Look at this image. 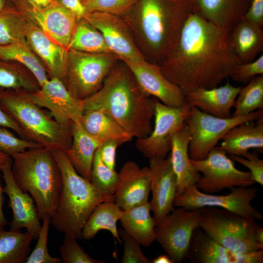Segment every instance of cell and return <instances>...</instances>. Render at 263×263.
<instances>
[{
    "label": "cell",
    "instance_id": "obj_26",
    "mask_svg": "<svg viewBox=\"0 0 263 263\" xmlns=\"http://www.w3.org/2000/svg\"><path fill=\"white\" fill-rule=\"evenodd\" d=\"M72 143L65 152L75 171L91 181V173L94 154L103 141L90 135L79 121L72 124Z\"/></svg>",
    "mask_w": 263,
    "mask_h": 263
},
{
    "label": "cell",
    "instance_id": "obj_56",
    "mask_svg": "<svg viewBox=\"0 0 263 263\" xmlns=\"http://www.w3.org/2000/svg\"><path fill=\"white\" fill-rule=\"evenodd\" d=\"M11 3H13L15 0H8Z\"/></svg>",
    "mask_w": 263,
    "mask_h": 263
},
{
    "label": "cell",
    "instance_id": "obj_34",
    "mask_svg": "<svg viewBox=\"0 0 263 263\" xmlns=\"http://www.w3.org/2000/svg\"><path fill=\"white\" fill-rule=\"evenodd\" d=\"M68 50L90 53L111 52L100 32L85 18L77 19Z\"/></svg>",
    "mask_w": 263,
    "mask_h": 263
},
{
    "label": "cell",
    "instance_id": "obj_28",
    "mask_svg": "<svg viewBox=\"0 0 263 263\" xmlns=\"http://www.w3.org/2000/svg\"><path fill=\"white\" fill-rule=\"evenodd\" d=\"M243 122L230 129L222 137L217 147L228 154L242 156L251 149L263 148V117Z\"/></svg>",
    "mask_w": 263,
    "mask_h": 263
},
{
    "label": "cell",
    "instance_id": "obj_12",
    "mask_svg": "<svg viewBox=\"0 0 263 263\" xmlns=\"http://www.w3.org/2000/svg\"><path fill=\"white\" fill-rule=\"evenodd\" d=\"M224 151L215 147L207 156L191 162L201 174L195 184L200 191L215 193L225 188L251 187L255 183L249 171L236 168L234 161Z\"/></svg>",
    "mask_w": 263,
    "mask_h": 263
},
{
    "label": "cell",
    "instance_id": "obj_6",
    "mask_svg": "<svg viewBox=\"0 0 263 263\" xmlns=\"http://www.w3.org/2000/svg\"><path fill=\"white\" fill-rule=\"evenodd\" d=\"M0 106L19 125L23 139L51 150L65 151L71 146L73 122L56 121L30 98L27 91L1 89Z\"/></svg>",
    "mask_w": 263,
    "mask_h": 263
},
{
    "label": "cell",
    "instance_id": "obj_2",
    "mask_svg": "<svg viewBox=\"0 0 263 263\" xmlns=\"http://www.w3.org/2000/svg\"><path fill=\"white\" fill-rule=\"evenodd\" d=\"M81 100L83 112L89 109L102 111L132 138L145 137L152 130L154 98L144 92L121 60L107 75L100 89Z\"/></svg>",
    "mask_w": 263,
    "mask_h": 263
},
{
    "label": "cell",
    "instance_id": "obj_35",
    "mask_svg": "<svg viewBox=\"0 0 263 263\" xmlns=\"http://www.w3.org/2000/svg\"><path fill=\"white\" fill-rule=\"evenodd\" d=\"M0 87L35 92L40 86L25 67L15 61L0 59Z\"/></svg>",
    "mask_w": 263,
    "mask_h": 263
},
{
    "label": "cell",
    "instance_id": "obj_1",
    "mask_svg": "<svg viewBox=\"0 0 263 263\" xmlns=\"http://www.w3.org/2000/svg\"><path fill=\"white\" fill-rule=\"evenodd\" d=\"M230 31L191 12L176 47L159 66L162 73L185 96L232 78L239 64L230 45Z\"/></svg>",
    "mask_w": 263,
    "mask_h": 263
},
{
    "label": "cell",
    "instance_id": "obj_18",
    "mask_svg": "<svg viewBox=\"0 0 263 263\" xmlns=\"http://www.w3.org/2000/svg\"><path fill=\"white\" fill-rule=\"evenodd\" d=\"M149 159L152 193L150 204L157 224L174 208L177 180L169 154L166 158Z\"/></svg>",
    "mask_w": 263,
    "mask_h": 263
},
{
    "label": "cell",
    "instance_id": "obj_44",
    "mask_svg": "<svg viewBox=\"0 0 263 263\" xmlns=\"http://www.w3.org/2000/svg\"><path fill=\"white\" fill-rule=\"evenodd\" d=\"M228 156L233 161L237 162L247 168L251 174L255 183L263 185V160L259 156L249 151L242 156L229 154Z\"/></svg>",
    "mask_w": 263,
    "mask_h": 263
},
{
    "label": "cell",
    "instance_id": "obj_47",
    "mask_svg": "<svg viewBox=\"0 0 263 263\" xmlns=\"http://www.w3.org/2000/svg\"><path fill=\"white\" fill-rule=\"evenodd\" d=\"M243 19L263 27V0H251Z\"/></svg>",
    "mask_w": 263,
    "mask_h": 263
},
{
    "label": "cell",
    "instance_id": "obj_31",
    "mask_svg": "<svg viewBox=\"0 0 263 263\" xmlns=\"http://www.w3.org/2000/svg\"><path fill=\"white\" fill-rule=\"evenodd\" d=\"M122 210L114 201H104L99 203L84 225L82 238L85 240L93 238L102 230L111 233L118 242L122 241L117 228V222L120 219Z\"/></svg>",
    "mask_w": 263,
    "mask_h": 263
},
{
    "label": "cell",
    "instance_id": "obj_50",
    "mask_svg": "<svg viewBox=\"0 0 263 263\" xmlns=\"http://www.w3.org/2000/svg\"><path fill=\"white\" fill-rule=\"evenodd\" d=\"M1 89L2 88L0 87V91ZM0 126L11 129L15 132L20 138L23 139V134L19 125L2 109L0 106Z\"/></svg>",
    "mask_w": 263,
    "mask_h": 263
},
{
    "label": "cell",
    "instance_id": "obj_54",
    "mask_svg": "<svg viewBox=\"0 0 263 263\" xmlns=\"http://www.w3.org/2000/svg\"><path fill=\"white\" fill-rule=\"evenodd\" d=\"M10 158V156L0 151V166L5 164Z\"/></svg>",
    "mask_w": 263,
    "mask_h": 263
},
{
    "label": "cell",
    "instance_id": "obj_21",
    "mask_svg": "<svg viewBox=\"0 0 263 263\" xmlns=\"http://www.w3.org/2000/svg\"><path fill=\"white\" fill-rule=\"evenodd\" d=\"M187 258L195 263H262L263 249L235 252L211 239L199 227L193 233Z\"/></svg>",
    "mask_w": 263,
    "mask_h": 263
},
{
    "label": "cell",
    "instance_id": "obj_27",
    "mask_svg": "<svg viewBox=\"0 0 263 263\" xmlns=\"http://www.w3.org/2000/svg\"><path fill=\"white\" fill-rule=\"evenodd\" d=\"M229 40L238 63L251 62L263 50V27L243 18L230 30Z\"/></svg>",
    "mask_w": 263,
    "mask_h": 263
},
{
    "label": "cell",
    "instance_id": "obj_32",
    "mask_svg": "<svg viewBox=\"0 0 263 263\" xmlns=\"http://www.w3.org/2000/svg\"><path fill=\"white\" fill-rule=\"evenodd\" d=\"M0 59L15 61L25 67L34 75L40 87L50 78L46 69L31 49L25 37L0 45Z\"/></svg>",
    "mask_w": 263,
    "mask_h": 263
},
{
    "label": "cell",
    "instance_id": "obj_16",
    "mask_svg": "<svg viewBox=\"0 0 263 263\" xmlns=\"http://www.w3.org/2000/svg\"><path fill=\"white\" fill-rule=\"evenodd\" d=\"M122 61L127 65L140 87L148 95L171 107H180L187 103L182 90L167 79L159 65L146 60Z\"/></svg>",
    "mask_w": 263,
    "mask_h": 263
},
{
    "label": "cell",
    "instance_id": "obj_43",
    "mask_svg": "<svg viewBox=\"0 0 263 263\" xmlns=\"http://www.w3.org/2000/svg\"><path fill=\"white\" fill-rule=\"evenodd\" d=\"M118 233L124 245L121 263H152L142 252L138 242L124 229L120 228Z\"/></svg>",
    "mask_w": 263,
    "mask_h": 263
},
{
    "label": "cell",
    "instance_id": "obj_10",
    "mask_svg": "<svg viewBox=\"0 0 263 263\" xmlns=\"http://www.w3.org/2000/svg\"><path fill=\"white\" fill-rule=\"evenodd\" d=\"M200 227V208L179 207L173 209L155 227L156 241L173 263L187 258L193 233Z\"/></svg>",
    "mask_w": 263,
    "mask_h": 263
},
{
    "label": "cell",
    "instance_id": "obj_24",
    "mask_svg": "<svg viewBox=\"0 0 263 263\" xmlns=\"http://www.w3.org/2000/svg\"><path fill=\"white\" fill-rule=\"evenodd\" d=\"M191 12L230 31L242 19L251 0H188Z\"/></svg>",
    "mask_w": 263,
    "mask_h": 263
},
{
    "label": "cell",
    "instance_id": "obj_45",
    "mask_svg": "<svg viewBox=\"0 0 263 263\" xmlns=\"http://www.w3.org/2000/svg\"><path fill=\"white\" fill-rule=\"evenodd\" d=\"M259 75H263V54L255 60L237 65L231 78L237 82L246 84Z\"/></svg>",
    "mask_w": 263,
    "mask_h": 263
},
{
    "label": "cell",
    "instance_id": "obj_33",
    "mask_svg": "<svg viewBox=\"0 0 263 263\" xmlns=\"http://www.w3.org/2000/svg\"><path fill=\"white\" fill-rule=\"evenodd\" d=\"M33 236L21 230H6L0 226V263H24L29 255Z\"/></svg>",
    "mask_w": 263,
    "mask_h": 263
},
{
    "label": "cell",
    "instance_id": "obj_19",
    "mask_svg": "<svg viewBox=\"0 0 263 263\" xmlns=\"http://www.w3.org/2000/svg\"><path fill=\"white\" fill-rule=\"evenodd\" d=\"M16 9L51 39L68 50L77 19L57 0L41 9Z\"/></svg>",
    "mask_w": 263,
    "mask_h": 263
},
{
    "label": "cell",
    "instance_id": "obj_53",
    "mask_svg": "<svg viewBox=\"0 0 263 263\" xmlns=\"http://www.w3.org/2000/svg\"><path fill=\"white\" fill-rule=\"evenodd\" d=\"M152 263H173L169 257L167 255H162L158 256L153 261Z\"/></svg>",
    "mask_w": 263,
    "mask_h": 263
},
{
    "label": "cell",
    "instance_id": "obj_42",
    "mask_svg": "<svg viewBox=\"0 0 263 263\" xmlns=\"http://www.w3.org/2000/svg\"><path fill=\"white\" fill-rule=\"evenodd\" d=\"M41 147L35 142L19 138L7 128L0 126V151L11 157L29 149Z\"/></svg>",
    "mask_w": 263,
    "mask_h": 263
},
{
    "label": "cell",
    "instance_id": "obj_17",
    "mask_svg": "<svg viewBox=\"0 0 263 263\" xmlns=\"http://www.w3.org/2000/svg\"><path fill=\"white\" fill-rule=\"evenodd\" d=\"M12 158L0 166L5 186L3 191L9 198V205L13 211L10 229L21 230L23 228L37 239L41 225L35 201L28 193L23 191L16 184L12 174Z\"/></svg>",
    "mask_w": 263,
    "mask_h": 263
},
{
    "label": "cell",
    "instance_id": "obj_49",
    "mask_svg": "<svg viewBox=\"0 0 263 263\" xmlns=\"http://www.w3.org/2000/svg\"><path fill=\"white\" fill-rule=\"evenodd\" d=\"M56 0H15L13 3L16 8L39 9L45 8Z\"/></svg>",
    "mask_w": 263,
    "mask_h": 263
},
{
    "label": "cell",
    "instance_id": "obj_20",
    "mask_svg": "<svg viewBox=\"0 0 263 263\" xmlns=\"http://www.w3.org/2000/svg\"><path fill=\"white\" fill-rule=\"evenodd\" d=\"M118 173L114 201L122 210H128L148 202L150 192V167L141 168L135 162L128 161Z\"/></svg>",
    "mask_w": 263,
    "mask_h": 263
},
{
    "label": "cell",
    "instance_id": "obj_40",
    "mask_svg": "<svg viewBox=\"0 0 263 263\" xmlns=\"http://www.w3.org/2000/svg\"><path fill=\"white\" fill-rule=\"evenodd\" d=\"M138 0H82L87 12L94 11L123 16L135 5Z\"/></svg>",
    "mask_w": 263,
    "mask_h": 263
},
{
    "label": "cell",
    "instance_id": "obj_7",
    "mask_svg": "<svg viewBox=\"0 0 263 263\" xmlns=\"http://www.w3.org/2000/svg\"><path fill=\"white\" fill-rule=\"evenodd\" d=\"M258 225L256 221L224 208H200V228L216 242L238 253L263 249L255 240Z\"/></svg>",
    "mask_w": 263,
    "mask_h": 263
},
{
    "label": "cell",
    "instance_id": "obj_13",
    "mask_svg": "<svg viewBox=\"0 0 263 263\" xmlns=\"http://www.w3.org/2000/svg\"><path fill=\"white\" fill-rule=\"evenodd\" d=\"M225 195L206 193L192 186L174 200V206L198 209L204 207L224 208L248 219L263 220L262 214L253 207L252 201L257 196L258 189L253 187H234Z\"/></svg>",
    "mask_w": 263,
    "mask_h": 263
},
{
    "label": "cell",
    "instance_id": "obj_25",
    "mask_svg": "<svg viewBox=\"0 0 263 263\" xmlns=\"http://www.w3.org/2000/svg\"><path fill=\"white\" fill-rule=\"evenodd\" d=\"M189 132L186 123L173 135L171 140L169 155L177 180L176 197L195 185L201 176L189 156Z\"/></svg>",
    "mask_w": 263,
    "mask_h": 263
},
{
    "label": "cell",
    "instance_id": "obj_5",
    "mask_svg": "<svg viewBox=\"0 0 263 263\" xmlns=\"http://www.w3.org/2000/svg\"><path fill=\"white\" fill-rule=\"evenodd\" d=\"M51 150L61 172L62 187L51 224L64 234L81 239L82 227L95 207L101 202L113 201L75 171L64 151Z\"/></svg>",
    "mask_w": 263,
    "mask_h": 263
},
{
    "label": "cell",
    "instance_id": "obj_38",
    "mask_svg": "<svg viewBox=\"0 0 263 263\" xmlns=\"http://www.w3.org/2000/svg\"><path fill=\"white\" fill-rule=\"evenodd\" d=\"M98 149L94 154L90 182L106 198L114 201V193L118 182V173L104 164Z\"/></svg>",
    "mask_w": 263,
    "mask_h": 263
},
{
    "label": "cell",
    "instance_id": "obj_41",
    "mask_svg": "<svg viewBox=\"0 0 263 263\" xmlns=\"http://www.w3.org/2000/svg\"><path fill=\"white\" fill-rule=\"evenodd\" d=\"M62 262L63 263H105L90 256L77 243L76 239L64 234V239L59 248Z\"/></svg>",
    "mask_w": 263,
    "mask_h": 263
},
{
    "label": "cell",
    "instance_id": "obj_15",
    "mask_svg": "<svg viewBox=\"0 0 263 263\" xmlns=\"http://www.w3.org/2000/svg\"><path fill=\"white\" fill-rule=\"evenodd\" d=\"M27 93L34 103L48 109L51 116L60 123L79 121L83 113L81 100L75 98L58 78H50L39 89Z\"/></svg>",
    "mask_w": 263,
    "mask_h": 263
},
{
    "label": "cell",
    "instance_id": "obj_29",
    "mask_svg": "<svg viewBox=\"0 0 263 263\" xmlns=\"http://www.w3.org/2000/svg\"><path fill=\"white\" fill-rule=\"evenodd\" d=\"M150 202L122 210L120 221L124 230L140 244L148 247L155 241L156 222L150 215Z\"/></svg>",
    "mask_w": 263,
    "mask_h": 263
},
{
    "label": "cell",
    "instance_id": "obj_39",
    "mask_svg": "<svg viewBox=\"0 0 263 263\" xmlns=\"http://www.w3.org/2000/svg\"><path fill=\"white\" fill-rule=\"evenodd\" d=\"M38 237L36 246L29 255L26 263H59L61 259L52 257L47 248L48 232L51 224V217H45Z\"/></svg>",
    "mask_w": 263,
    "mask_h": 263
},
{
    "label": "cell",
    "instance_id": "obj_48",
    "mask_svg": "<svg viewBox=\"0 0 263 263\" xmlns=\"http://www.w3.org/2000/svg\"><path fill=\"white\" fill-rule=\"evenodd\" d=\"M77 19L84 18L87 11L81 0H57Z\"/></svg>",
    "mask_w": 263,
    "mask_h": 263
},
{
    "label": "cell",
    "instance_id": "obj_22",
    "mask_svg": "<svg viewBox=\"0 0 263 263\" xmlns=\"http://www.w3.org/2000/svg\"><path fill=\"white\" fill-rule=\"evenodd\" d=\"M25 37L50 78H58L65 84L68 50L51 39L28 18Z\"/></svg>",
    "mask_w": 263,
    "mask_h": 263
},
{
    "label": "cell",
    "instance_id": "obj_57",
    "mask_svg": "<svg viewBox=\"0 0 263 263\" xmlns=\"http://www.w3.org/2000/svg\"></svg>",
    "mask_w": 263,
    "mask_h": 263
},
{
    "label": "cell",
    "instance_id": "obj_46",
    "mask_svg": "<svg viewBox=\"0 0 263 263\" xmlns=\"http://www.w3.org/2000/svg\"><path fill=\"white\" fill-rule=\"evenodd\" d=\"M119 145L116 141L108 140L103 142L98 149L102 161L112 169L115 168L116 149Z\"/></svg>",
    "mask_w": 263,
    "mask_h": 263
},
{
    "label": "cell",
    "instance_id": "obj_23",
    "mask_svg": "<svg viewBox=\"0 0 263 263\" xmlns=\"http://www.w3.org/2000/svg\"><path fill=\"white\" fill-rule=\"evenodd\" d=\"M241 88L234 86L228 81L219 87L199 88L186 94V101L205 113L219 118H230L231 109Z\"/></svg>",
    "mask_w": 263,
    "mask_h": 263
},
{
    "label": "cell",
    "instance_id": "obj_8",
    "mask_svg": "<svg viewBox=\"0 0 263 263\" xmlns=\"http://www.w3.org/2000/svg\"><path fill=\"white\" fill-rule=\"evenodd\" d=\"M120 59L114 54L68 50L65 85L72 94L83 100L97 92Z\"/></svg>",
    "mask_w": 263,
    "mask_h": 263
},
{
    "label": "cell",
    "instance_id": "obj_30",
    "mask_svg": "<svg viewBox=\"0 0 263 263\" xmlns=\"http://www.w3.org/2000/svg\"><path fill=\"white\" fill-rule=\"evenodd\" d=\"M79 122L87 132L103 142L114 140L122 145L132 139L113 119L100 110H84Z\"/></svg>",
    "mask_w": 263,
    "mask_h": 263
},
{
    "label": "cell",
    "instance_id": "obj_37",
    "mask_svg": "<svg viewBox=\"0 0 263 263\" xmlns=\"http://www.w3.org/2000/svg\"><path fill=\"white\" fill-rule=\"evenodd\" d=\"M27 18L10 4L0 13V45L25 38Z\"/></svg>",
    "mask_w": 263,
    "mask_h": 263
},
{
    "label": "cell",
    "instance_id": "obj_55",
    "mask_svg": "<svg viewBox=\"0 0 263 263\" xmlns=\"http://www.w3.org/2000/svg\"><path fill=\"white\" fill-rule=\"evenodd\" d=\"M10 4L11 2L8 0H0V13Z\"/></svg>",
    "mask_w": 263,
    "mask_h": 263
},
{
    "label": "cell",
    "instance_id": "obj_14",
    "mask_svg": "<svg viewBox=\"0 0 263 263\" xmlns=\"http://www.w3.org/2000/svg\"><path fill=\"white\" fill-rule=\"evenodd\" d=\"M84 18L100 32L111 52L120 60H146L122 17L94 11L87 13Z\"/></svg>",
    "mask_w": 263,
    "mask_h": 263
},
{
    "label": "cell",
    "instance_id": "obj_9",
    "mask_svg": "<svg viewBox=\"0 0 263 263\" xmlns=\"http://www.w3.org/2000/svg\"><path fill=\"white\" fill-rule=\"evenodd\" d=\"M262 117L263 109L244 116L223 118L205 113L191 106L190 114L186 121L190 135L188 154L190 159L197 161L205 159L232 128Z\"/></svg>",
    "mask_w": 263,
    "mask_h": 263
},
{
    "label": "cell",
    "instance_id": "obj_11",
    "mask_svg": "<svg viewBox=\"0 0 263 263\" xmlns=\"http://www.w3.org/2000/svg\"><path fill=\"white\" fill-rule=\"evenodd\" d=\"M154 98V125L149 135L137 138V149L149 159L166 158L173 135L186 123L191 106L187 102L180 107L167 105Z\"/></svg>",
    "mask_w": 263,
    "mask_h": 263
},
{
    "label": "cell",
    "instance_id": "obj_36",
    "mask_svg": "<svg viewBox=\"0 0 263 263\" xmlns=\"http://www.w3.org/2000/svg\"><path fill=\"white\" fill-rule=\"evenodd\" d=\"M247 83L241 88L235 101L232 117L245 115L263 108V75L254 77Z\"/></svg>",
    "mask_w": 263,
    "mask_h": 263
},
{
    "label": "cell",
    "instance_id": "obj_51",
    "mask_svg": "<svg viewBox=\"0 0 263 263\" xmlns=\"http://www.w3.org/2000/svg\"><path fill=\"white\" fill-rule=\"evenodd\" d=\"M1 172L0 167V226L4 227L7 224V221L6 219L2 210L3 204L4 203V198L3 196V189L1 184V177L2 176L0 174Z\"/></svg>",
    "mask_w": 263,
    "mask_h": 263
},
{
    "label": "cell",
    "instance_id": "obj_4",
    "mask_svg": "<svg viewBox=\"0 0 263 263\" xmlns=\"http://www.w3.org/2000/svg\"><path fill=\"white\" fill-rule=\"evenodd\" d=\"M12 174L18 186L34 199L40 220L52 217L59 201L61 172L52 150L38 147L16 153Z\"/></svg>",
    "mask_w": 263,
    "mask_h": 263
},
{
    "label": "cell",
    "instance_id": "obj_3",
    "mask_svg": "<svg viewBox=\"0 0 263 263\" xmlns=\"http://www.w3.org/2000/svg\"><path fill=\"white\" fill-rule=\"evenodd\" d=\"M138 1L136 12L122 17L145 59L160 66L176 47L190 6L188 0Z\"/></svg>",
    "mask_w": 263,
    "mask_h": 263
},
{
    "label": "cell",
    "instance_id": "obj_52",
    "mask_svg": "<svg viewBox=\"0 0 263 263\" xmlns=\"http://www.w3.org/2000/svg\"><path fill=\"white\" fill-rule=\"evenodd\" d=\"M254 237L257 243L263 246V228L259 225L256 228Z\"/></svg>",
    "mask_w": 263,
    "mask_h": 263
}]
</instances>
